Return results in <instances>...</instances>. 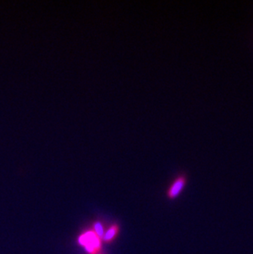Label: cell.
Masks as SVG:
<instances>
[{"mask_svg":"<svg viewBox=\"0 0 253 254\" xmlns=\"http://www.w3.org/2000/svg\"><path fill=\"white\" fill-rule=\"evenodd\" d=\"M78 242L90 254H96L101 249V239L93 231H87L81 235L79 237Z\"/></svg>","mask_w":253,"mask_h":254,"instance_id":"cell-1","label":"cell"},{"mask_svg":"<svg viewBox=\"0 0 253 254\" xmlns=\"http://www.w3.org/2000/svg\"><path fill=\"white\" fill-rule=\"evenodd\" d=\"M187 185V176L185 175H180L176 177L170 188L167 190V197L170 200H175L179 197L184 188Z\"/></svg>","mask_w":253,"mask_h":254,"instance_id":"cell-2","label":"cell"},{"mask_svg":"<svg viewBox=\"0 0 253 254\" xmlns=\"http://www.w3.org/2000/svg\"><path fill=\"white\" fill-rule=\"evenodd\" d=\"M118 233H119V226L117 225H114L107 230V232L105 233L103 236V239L105 240V242L110 243L116 237Z\"/></svg>","mask_w":253,"mask_h":254,"instance_id":"cell-3","label":"cell"},{"mask_svg":"<svg viewBox=\"0 0 253 254\" xmlns=\"http://www.w3.org/2000/svg\"><path fill=\"white\" fill-rule=\"evenodd\" d=\"M94 230H95V234L98 236L100 239L104 236V230L101 222H96L94 224Z\"/></svg>","mask_w":253,"mask_h":254,"instance_id":"cell-4","label":"cell"}]
</instances>
